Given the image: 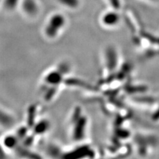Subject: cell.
Returning a JSON list of instances; mask_svg holds the SVG:
<instances>
[{
    "mask_svg": "<svg viewBox=\"0 0 159 159\" xmlns=\"http://www.w3.org/2000/svg\"><path fill=\"white\" fill-rule=\"evenodd\" d=\"M64 23H65V19L60 14L54 15L50 18L48 23L44 29V33L49 38L55 37L58 31L61 30Z\"/></svg>",
    "mask_w": 159,
    "mask_h": 159,
    "instance_id": "cell-1",
    "label": "cell"
},
{
    "mask_svg": "<svg viewBox=\"0 0 159 159\" xmlns=\"http://www.w3.org/2000/svg\"><path fill=\"white\" fill-rule=\"evenodd\" d=\"M20 141L16 135H7L5 136L3 139V148L9 150L16 151V149L19 146Z\"/></svg>",
    "mask_w": 159,
    "mask_h": 159,
    "instance_id": "cell-2",
    "label": "cell"
},
{
    "mask_svg": "<svg viewBox=\"0 0 159 159\" xmlns=\"http://www.w3.org/2000/svg\"><path fill=\"white\" fill-rule=\"evenodd\" d=\"M15 123L13 117L4 109L0 107V126L4 128H9Z\"/></svg>",
    "mask_w": 159,
    "mask_h": 159,
    "instance_id": "cell-3",
    "label": "cell"
},
{
    "mask_svg": "<svg viewBox=\"0 0 159 159\" xmlns=\"http://www.w3.org/2000/svg\"><path fill=\"white\" fill-rule=\"evenodd\" d=\"M32 128L34 134H35V135H42L48 130V123L45 120L39 121L37 123H34Z\"/></svg>",
    "mask_w": 159,
    "mask_h": 159,
    "instance_id": "cell-4",
    "label": "cell"
},
{
    "mask_svg": "<svg viewBox=\"0 0 159 159\" xmlns=\"http://www.w3.org/2000/svg\"><path fill=\"white\" fill-rule=\"evenodd\" d=\"M102 21L106 25H114L119 21V16L114 12H109L104 15Z\"/></svg>",
    "mask_w": 159,
    "mask_h": 159,
    "instance_id": "cell-5",
    "label": "cell"
},
{
    "mask_svg": "<svg viewBox=\"0 0 159 159\" xmlns=\"http://www.w3.org/2000/svg\"><path fill=\"white\" fill-rule=\"evenodd\" d=\"M44 80L48 84H55L60 81L59 74L56 72H51L48 73L46 76Z\"/></svg>",
    "mask_w": 159,
    "mask_h": 159,
    "instance_id": "cell-6",
    "label": "cell"
},
{
    "mask_svg": "<svg viewBox=\"0 0 159 159\" xmlns=\"http://www.w3.org/2000/svg\"><path fill=\"white\" fill-rule=\"evenodd\" d=\"M63 6L70 9H76L80 5V0H58Z\"/></svg>",
    "mask_w": 159,
    "mask_h": 159,
    "instance_id": "cell-7",
    "label": "cell"
},
{
    "mask_svg": "<svg viewBox=\"0 0 159 159\" xmlns=\"http://www.w3.org/2000/svg\"><path fill=\"white\" fill-rule=\"evenodd\" d=\"M28 127H21L16 133V136L19 139L20 143L23 140V139L27 135H28Z\"/></svg>",
    "mask_w": 159,
    "mask_h": 159,
    "instance_id": "cell-8",
    "label": "cell"
},
{
    "mask_svg": "<svg viewBox=\"0 0 159 159\" xmlns=\"http://www.w3.org/2000/svg\"><path fill=\"white\" fill-rule=\"evenodd\" d=\"M5 157V152L3 150V147L0 145V158Z\"/></svg>",
    "mask_w": 159,
    "mask_h": 159,
    "instance_id": "cell-9",
    "label": "cell"
},
{
    "mask_svg": "<svg viewBox=\"0 0 159 159\" xmlns=\"http://www.w3.org/2000/svg\"><path fill=\"white\" fill-rule=\"evenodd\" d=\"M148 1H151V2H155V1H158V0H148Z\"/></svg>",
    "mask_w": 159,
    "mask_h": 159,
    "instance_id": "cell-10",
    "label": "cell"
}]
</instances>
